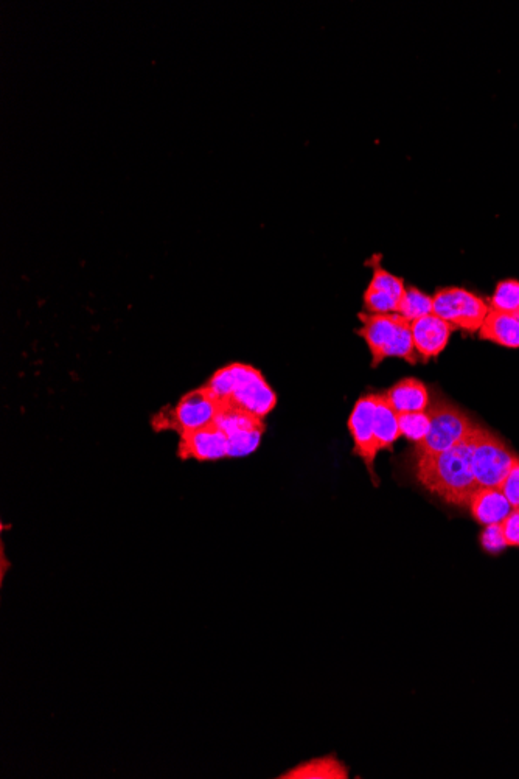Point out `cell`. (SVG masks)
Returning a JSON list of instances; mask_svg holds the SVG:
<instances>
[{"label": "cell", "instance_id": "cell-21", "mask_svg": "<svg viewBox=\"0 0 519 779\" xmlns=\"http://www.w3.org/2000/svg\"><path fill=\"white\" fill-rule=\"evenodd\" d=\"M263 434L265 433L255 431V433H238L227 437L229 458H244V456L252 455L262 444Z\"/></svg>", "mask_w": 519, "mask_h": 779}, {"label": "cell", "instance_id": "cell-7", "mask_svg": "<svg viewBox=\"0 0 519 779\" xmlns=\"http://www.w3.org/2000/svg\"><path fill=\"white\" fill-rule=\"evenodd\" d=\"M488 311V302L467 288H439L432 296V313L467 333L479 332Z\"/></svg>", "mask_w": 519, "mask_h": 779}, {"label": "cell", "instance_id": "cell-10", "mask_svg": "<svg viewBox=\"0 0 519 779\" xmlns=\"http://www.w3.org/2000/svg\"><path fill=\"white\" fill-rule=\"evenodd\" d=\"M411 327L415 352L418 361L422 363H428L432 358L439 357L450 344L451 335L456 330L454 325L434 313L411 322Z\"/></svg>", "mask_w": 519, "mask_h": 779}, {"label": "cell", "instance_id": "cell-3", "mask_svg": "<svg viewBox=\"0 0 519 779\" xmlns=\"http://www.w3.org/2000/svg\"><path fill=\"white\" fill-rule=\"evenodd\" d=\"M361 327L356 329V335L364 339L372 355V367H377L386 358H401L409 364L418 363L415 352L414 336L411 322L398 313H358Z\"/></svg>", "mask_w": 519, "mask_h": 779}, {"label": "cell", "instance_id": "cell-18", "mask_svg": "<svg viewBox=\"0 0 519 779\" xmlns=\"http://www.w3.org/2000/svg\"><path fill=\"white\" fill-rule=\"evenodd\" d=\"M488 305L490 310L519 316V280L506 279L496 283L495 293Z\"/></svg>", "mask_w": 519, "mask_h": 779}, {"label": "cell", "instance_id": "cell-4", "mask_svg": "<svg viewBox=\"0 0 519 779\" xmlns=\"http://www.w3.org/2000/svg\"><path fill=\"white\" fill-rule=\"evenodd\" d=\"M220 409V400L216 399L213 392L206 385L192 389L182 395L175 406H165L151 419V428L156 433H189L206 427L215 422L216 414Z\"/></svg>", "mask_w": 519, "mask_h": 779}, {"label": "cell", "instance_id": "cell-20", "mask_svg": "<svg viewBox=\"0 0 519 779\" xmlns=\"http://www.w3.org/2000/svg\"><path fill=\"white\" fill-rule=\"evenodd\" d=\"M367 287L375 288V290L386 291L391 296L397 297L401 302L403 296H405L406 283L403 277L395 276V274L389 273L380 263L373 265L372 279H370Z\"/></svg>", "mask_w": 519, "mask_h": 779}, {"label": "cell", "instance_id": "cell-11", "mask_svg": "<svg viewBox=\"0 0 519 779\" xmlns=\"http://www.w3.org/2000/svg\"><path fill=\"white\" fill-rule=\"evenodd\" d=\"M468 509H470L471 517L482 526L501 524L513 511L512 504L507 500L506 495L495 487H479L473 493Z\"/></svg>", "mask_w": 519, "mask_h": 779}, {"label": "cell", "instance_id": "cell-23", "mask_svg": "<svg viewBox=\"0 0 519 779\" xmlns=\"http://www.w3.org/2000/svg\"><path fill=\"white\" fill-rule=\"evenodd\" d=\"M499 490L506 495L513 509H519V456Z\"/></svg>", "mask_w": 519, "mask_h": 779}, {"label": "cell", "instance_id": "cell-8", "mask_svg": "<svg viewBox=\"0 0 519 779\" xmlns=\"http://www.w3.org/2000/svg\"><path fill=\"white\" fill-rule=\"evenodd\" d=\"M377 402L378 394H366L359 397L353 406L352 413H350L349 422H347L353 439V453L363 459L367 472L370 473V478L375 483H377L375 459L380 451L375 430H373V416H375Z\"/></svg>", "mask_w": 519, "mask_h": 779}, {"label": "cell", "instance_id": "cell-19", "mask_svg": "<svg viewBox=\"0 0 519 779\" xmlns=\"http://www.w3.org/2000/svg\"><path fill=\"white\" fill-rule=\"evenodd\" d=\"M398 423H400L401 436L418 444L428 434L429 427H431V417H429L428 411L401 413L398 414Z\"/></svg>", "mask_w": 519, "mask_h": 779}, {"label": "cell", "instance_id": "cell-1", "mask_svg": "<svg viewBox=\"0 0 519 779\" xmlns=\"http://www.w3.org/2000/svg\"><path fill=\"white\" fill-rule=\"evenodd\" d=\"M471 447L473 434L464 444L439 455L415 453V479L446 504L468 507L473 493L479 489L471 469Z\"/></svg>", "mask_w": 519, "mask_h": 779}, {"label": "cell", "instance_id": "cell-24", "mask_svg": "<svg viewBox=\"0 0 519 779\" xmlns=\"http://www.w3.org/2000/svg\"><path fill=\"white\" fill-rule=\"evenodd\" d=\"M502 532L509 548H519V509H513L509 517L502 521Z\"/></svg>", "mask_w": 519, "mask_h": 779}, {"label": "cell", "instance_id": "cell-9", "mask_svg": "<svg viewBox=\"0 0 519 779\" xmlns=\"http://www.w3.org/2000/svg\"><path fill=\"white\" fill-rule=\"evenodd\" d=\"M181 461L216 462L229 458L227 436L215 422L179 436Z\"/></svg>", "mask_w": 519, "mask_h": 779}, {"label": "cell", "instance_id": "cell-5", "mask_svg": "<svg viewBox=\"0 0 519 779\" xmlns=\"http://www.w3.org/2000/svg\"><path fill=\"white\" fill-rule=\"evenodd\" d=\"M428 411L431 427L423 441L415 444L417 455H439L464 444L476 430V423L465 411L446 400H432Z\"/></svg>", "mask_w": 519, "mask_h": 779}, {"label": "cell", "instance_id": "cell-12", "mask_svg": "<svg viewBox=\"0 0 519 779\" xmlns=\"http://www.w3.org/2000/svg\"><path fill=\"white\" fill-rule=\"evenodd\" d=\"M384 397L398 414L420 413L431 405V397L425 383L414 377L397 381L392 388L384 392Z\"/></svg>", "mask_w": 519, "mask_h": 779}, {"label": "cell", "instance_id": "cell-14", "mask_svg": "<svg viewBox=\"0 0 519 779\" xmlns=\"http://www.w3.org/2000/svg\"><path fill=\"white\" fill-rule=\"evenodd\" d=\"M215 423L227 437L238 433H255V431L265 433L266 431L265 419L235 403L223 402V400H220V409L216 414Z\"/></svg>", "mask_w": 519, "mask_h": 779}, {"label": "cell", "instance_id": "cell-15", "mask_svg": "<svg viewBox=\"0 0 519 779\" xmlns=\"http://www.w3.org/2000/svg\"><path fill=\"white\" fill-rule=\"evenodd\" d=\"M282 779H347L349 770L335 755L322 756L302 762L280 775Z\"/></svg>", "mask_w": 519, "mask_h": 779}, {"label": "cell", "instance_id": "cell-6", "mask_svg": "<svg viewBox=\"0 0 519 779\" xmlns=\"http://www.w3.org/2000/svg\"><path fill=\"white\" fill-rule=\"evenodd\" d=\"M518 455L510 450L498 434L476 427L471 447V469L478 487L499 489L509 475Z\"/></svg>", "mask_w": 519, "mask_h": 779}, {"label": "cell", "instance_id": "cell-17", "mask_svg": "<svg viewBox=\"0 0 519 779\" xmlns=\"http://www.w3.org/2000/svg\"><path fill=\"white\" fill-rule=\"evenodd\" d=\"M432 313V296L426 294L414 285L406 287L405 296L401 299L398 315L408 319L409 322L417 321L423 316Z\"/></svg>", "mask_w": 519, "mask_h": 779}, {"label": "cell", "instance_id": "cell-16", "mask_svg": "<svg viewBox=\"0 0 519 779\" xmlns=\"http://www.w3.org/2000/svg\"><path fill=\"white\" fill-rule=\"evenodd\" d=\"M373 430L380 450H391L401 437L398 413L389 405L384 394H378L377 408L373 416Z\"/></svg>", "mask_w": 519, "mask_h": 779}, {"label": "cell", "instance_id": "cell-22", "mask_svg": "<svg viewBox=\"0 0 519 779\" xmlns=\"http://www.w3.org/2000/svg\"><path fill=\"white\" fill-rule=\"evenodd\" d=\"M481 546L488 554H499V552L509 548L501 524L485 526L484 531L481 532Z\"/></svg>", "mask_w": 519, "mask_h": 779}, {"label": "cell", "instance_id": "cell-2", "mask_svg": "<svg viewBox=\"0 0 519 779\" xmlns=\"http://www.w3.org/2000/svg\"><path fill=\"white\" fill-rule=\"evenodd\" d=\"M207 388L216 399L235 403L265 419L277 406V394L257 367L230 363L213 372Z\"/></svg>", "mask_w": 519, "mask_h": 779}, {"label": "cell", "instance_id": "cell-13", "mask_svg": "<svg viewBox=\"0 0 519 779\" xmlns=\"http://www.w3.org/2000/svg\"><path fill=\"white\" fill-rule=\"evenodd\" d=\"M479 336L498 346L519 349V316L490 310L479 329Z\"/></svg>", "mask_w": 519, "mask_h": 779}]
</instances>
